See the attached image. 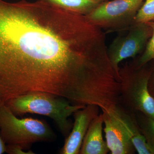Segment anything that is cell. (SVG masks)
Here are the masks:
<instances>
[{"mask_svg":"<svg viewBox=\"0 0 154 154\" xmlns=\"http://www.w3.org/2000/svg\"><path fill=\"white\" fill-rule=\"evenodd\" d=\"M105 35L85 15L42 0H0V105L34 92L85 105L108 71Z\"/></svg>","mask_w":154,"mask_h":154,"instance_id":"1","label":"cell"},{"mask_svg":"<svg viewBox=\"0 0 154 154\" xmlns=\"http://www.w3.org/2000/svg\"><path fill=\"white\" fill-rule=\"evenodd\" d=\"M104 132L111 154H152L141 132L135 113L117 104L102 110Z\"/></svg>","mask_w":154,"mask_h":154,"instance_id":"2","label":"cell"},{"mask_svg":"<svg viewBox=\"0 0 154 154\" xmlns=\"http://www.w3.org/2000/svg\"><path fill=\"white\" fill-rule=\"evenodd\" d=\"M15 115L35 113L54 120L64 136L69 134L73 123L69 117L86 106L72 104L65 98L43 92H34L18 96L5 104Z\"/></svg>","mask_w":154,"mask_h":154,"instance_id":"3","label":"cell"},{"mask_svg":"<svg viewBox=\"0 0 154 154\" xmlns=\"http://www.w3.org/2000/svg\"><path fill=\"white\" fill-rule=\"evenodd\" d=\"M149 63L138 68L131 61L119 67L118 104L130 111L140 112L154 119V98L148 89L153 65L149 66Z\"/></svg>","mask_w":154,"mask_h":154,"instance_id":"4","label":"cell"},{"mask_svg":"<svg viewBox=\"0 0 154 154\" xmlns=\"http://www.w3.org/2000/svg\"><path fill=\"white\" fill-rule=\"evenodd\" d=\"M0 136L7 144L27 148L34 143L54 140L56 136L46 122L17 118L5 105H0Z\"/></svg>","mask_w":154,"mask_h":154,"instance_id":"5","label":"cell"},{"mask_svg":"<svg viewBox=\"0 0 154 154\" xmlns=\"http://www.w3.org/2000/svg\"><path fill=\"white\" fill-rule=\"evenodd\" d=\"M145 0H109L100 3L88 15V21L107 33L122 32L134 22Z\"/></svg>","mask_w":154,"mask_h":154,"instance_id":"6","label":"cell"},{"mask_svg":"<svg viewBox=\"0 0 154 154\" xmlns=\"http://www.w3.org/2000/svg\"><path fill=\"white\" fill-rule=\"evenodd\" d=\"M126 30L127 33L116 37L107 47L108 58L119 80V64L141 54L152 33L151 26L145 23H134Z\"/></svg>","mask_w":154,"mask_h":154,"instance_id":"7","label":"cell"},{"mask_svg":"<svg viewBox=\"0 0 154 154\" xmlns=\"http://www.w3.org/2000/svg\"><path fill=\"white\" fill-rule=\"evenodd\" d=\"M97 105H89L73 113L74 122L61 150V154H79L85 136L92 121L99 114Z\"/></svg>","mask_w":154,"mask_h":154,"instance_id":"8","label":"cell"},{"mask_svg":"<svg viewBox=\"0 0 154 154\" xmlns=\"http://www.w3.org/2000/svg\"><path fill=\"white\" fill-rule=\"evenodd\" d=\"M104 125L102 113L92 121L83 140L80 154H107L110 152L102 135Z\"/></svg>","mask_w":154,"mask_h":154,"instance_id":"9","label":"cell"},{"mask_svg":"<svg viewBox=\"0 0 154 154\" xmlns=\"http://www.w3.org/2000/svg\"><path fill=\"white\" fill-rule=\"evenodd\" d=\"M45 2L72 13L88 15L100 2L94 0H42Z\"/></svg>","mask_w":154,"mask_h":154,"instance_id":"10","label":"cell"},{"mask_svg":"<svg viewBox=\"0 0 154 154\" xmlns=\"http://www.w3.org/2000/svg\"><path fill=\"white\" fill-rule=\"evenodd\" d=\"M135 113L141 132L152 154H154V119L140 112Z\"/></svg>","mask_w":154,"mask_h":154,"instance_id":"11","label":"cell"},{"mask_svg":"<svg viewBox=\"0 0 154 154\" xmlns=\"http://www.w3.org/2000/svg\"><path fill=\"white\" fill-rule=\"evenodd\" d=\"M152 30L151 37L147 44L144 50L139 57L132 61L137 67H140L154 60V22H148Z\"/></svg>","mask_w":154,"mask_h":154,"instance_id":"12","label":"cell"},{"mask_svg":"<svg viewBox=\"0 0 154 154\" xmlns=\"http://www.w3.org/2000/svg\"><path fill=\"white\" fill-rule=\"evenodd\" d=\"M154 22V0H145L137 14L134 23Z\"/></svg>","mask_w":154,"mask_h":154,"instance_id":"13","label":"cell"},{"mask_svg":"<svg viewBox=\"0 0 154 154\" xmlns=\"http://www.w3.org/2000/svg\"><path fill=\"white\" fill-rule=\"evenodd\" d=\"M5 152L9 154H33L31 151H25L24 147L18 144H7Z\"/></svg>","mask_w":154,"mask_h":154,"instance_id":"14","label":"cell"},{"mask_svg":"<svg viewBox=\"0 0 154 154\" xmlns=\"http://www.w3.org/2000/svg\"><path fill=\"white\" fill-rule=\"evenodd\" d=\"M148 89L151 95L154 98V64L153 65L152 69L149 79Z\"/></svg>","mask_w":154,"mask_h":154,"instance_id":"15","label":"cell"},{"mask_svg":"<svg viewBox=\"0 0 154 154\" xmlns=\"http://www.w3.org/2000/svg\"><path fill=\"white\" fill-rule=\"evenodd\" d=\"M6 143L0 136V154L5 152Z\"/></svg>","mask_w":154,"mask_h":154,"instance_id":"16","label":"cell"},{"mask_svg":"<svg viewBox=\"0 0 154 154\" xmlns=\"http://www.w3.org/2000/svg\"><path fill=\"white\" fill-rule=\"evenodd\" d=\"M96 2H99L101 3L102 2H106V1H109V0H94Z\"/></svg>","mask_w":154,"mask_h":154,"instance_id":"17","label":"cell"}]
</instances>
